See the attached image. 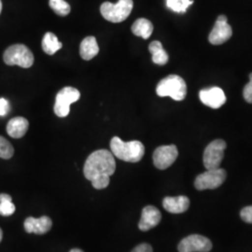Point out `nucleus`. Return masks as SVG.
Instances as JSON below:
<instances>
[{"label": "nucleus", "mask_w": 252, "mask_h": 252, "mask_svg": "<svg viewBox=\"0 0 252 252\" xmlns=\"http://www.w3.org/2000/svg\"><path fill=\"white\" fill-rule=\"evenodd\" d=\"M1 10H2V2L0 0V13H1Z\"/></svg>", "instance_id": "2f4dec72"}, {"label": "nucleus", "mask_w": 252, "mask_h": 252, "mask_svg": "<svg viewBox=\"0 0 252 252\" xmlns=\"http://www.w3.org/2000/svg\"><path fill=\"white\" fill-rule=\"evenodd\" d=\"M233 35V30L230 25L227 23L225 15H220L217 19L216 24L210 32L208 39L213 45H220L225 43Z\"/></svg>", "instance_id": "9b49d317"}, {"label": "nucleus", "mask_w": 252, "mask_h": 252, "mask_svg": "<svg viewBox=\"0 0 252 252\" xmlns=\"http://www.w3.org/2000/svg\"><path fill=\"white\" fill-rule=\"evenodd\" d=\"M131 252H153V248L149 244L143 243L136 246Z\"/></svg>", "instance_id": "cd10ccee"}, {"label": "nucleus", "mask_w": 252, "mask_h": 252, "mask_svg": "<svg viewBox=\"0 0 252 252\" xmlns=\"http://www.w3.org/2000/svg\"><path fill=\"white\" fill-rule=\"evenodd\" d=\"M178 250L180 252H208L212 250V243L203 235L191 234L180 241Z\"/></svg>", "instance_id": "9d476101"}, {"label": "nucleus", "mask_w": 252, "mask_h": 252, "mask_svg": "<svg viewBox=\"0 0 252 252\" xmlns=\"http://www.w3.org/2000/svg\"><path fill=\"white\" fill-rule=\"evenodd\" d=\"M134 7L133 0H119L116 4L104 2L100 7L102 16L111 23H122L129 17Z\"/></svg>", "instance_id": "20e7f679"}, {"label": "nucleus", "mask_w": 252, "mask_h": 252, "mask_svg": "<svg viewBox=\"0 0 252 252\" xmlns=\"http://www.w3.org/2000/svg\"><path fill=\"white\" fill-rule=\"evenodd\" d=\"M241 219L247 223H252V206L244 207L240 212Z\"/></svg>", "instance_id": "a878e982"}, {"label": "nucleus", "mask_w": 252, "mask_h": 252, "mask_svg": "<svg viewBox=\"0 0 252 252\" xmlns=\"http://www.w3.org/2000/svg\"><path fill=\"white\" fill-rule=\"evenodd\" d=\"M16 207L11 201L0 202V215L8 217L12 215L15 212Z\"/></svg>", "instance_id": "b1692460"}, {"label": "nucleus", "mask_w": 252, "mask_h": 252, "mask_svg": "<svg viewBox=\"0 0 252 252\" xmlns=\"http://www.w3.org/2000/svg\"><path fill=\"white\" fill-rule=\"evenodd\" d=\"M49 5L51 9L59 16H66L70 13V5L64 0H50Z\"/></svg>", "instance_id": "412c9836"}, {"label": "nucleus", "mask_w": 252, "mask_h": 252, "mask_svg": "<svg viewBox=\"0 0 252 252\" xmlns=\"http://www.w3.org/2000/svg\"><path fill=\"white\" fill-rule=\"evenodd\" d=\"M156 93L161 97L170 96L172 99L181 101L186 97L187 85L180 76L169 75L158 83Z\"/></svg>", "instance_id": "7ed1b4c3"}, {"label": "nucleus", "mask_w": 252, "mask_h": 252, "mask_svg": "<svg viewBox=\"0 0 252 252\" xmlns=\"http://www.w3.org/2000/svg\"><path fill=\"white\" fill-rule=\"evenodd\" d=\"M199 97L203 104L211 108H220L222 107L226 102L224 92L219 87L200 91Z\"/></svg>", "instance_id": "f8f14e48"}, {"label": "nucleus", "mask_w": 252, "mask_h": 252, "mask_svg": "<svg viewBox=\"0 0 252 252\" xmlns=\"http://www.w3.org/2000/svg\"><path fill=\"white\" fill-rule=\"evenodd\" d=\"M29 123L26 118H12L7 126V133L12 138H21L27 134Z\"/></svg>", "instance_id": "dca6fc26"}, {"label": "nucleus", "mask_w": 252, "mask_h": 252, "mask_svg": "<svg viewBox=\"0 0 252 252\" xmlns=\"http://www.w3.org/2000/svg\"><path fill=\"white\" fill-rule=\"evenodd\" d=\"M3 60L8 65H19L23 68H29L34 63V54L24 44L9 46L5 51Z\"/></svg>", "instance_id": "39448f33"}, {"label": "nucleus", "mask_w": 252, "mask_h": 252, "mask_svg": "<svg viewBox=\"0 0 252 252\" xmlns=\"http://www.w3.org/2000/svg\"><path fill=\"white\" fill-rule=\"evenodd\" d=\"M226 142L222 139H216L207 145L204 152V165L207 170L220 168L224 157Z\"/></svg>", "instance_id": "0eeeda50"}, {"label": "nucleus", "mask_w": 252, "mask_h": 252, "mask_svg": "<svg viewBox=\"0 0 252 252\" xmlns=\"http://www.w3.org/2000/svg\"><path fill=\"white\" fill-rule=\"evenodd\" d=\"M191 4H193L191 0H166L167 8L178 13L186 12Z\"/></svg>", "instance_id": "4be33fe9"}, {"label": "nucleus", "mask_w": 252, "mask_h": 252, "mask_svg": "<svg viewBox=\"0 0 252 252\" xmlns=\"http://www.w3.org/2000/svg\"><path fill=\"white\" fill-rule=\"evenodd\" d=\"M161 220L162 214L157 207L153 206L145 207L141 213V219L138 223V228L143 232L150 231L155 226L158 225Z\"/></svg>", "instance_id": "ddd939ff"}, {"label": "nucleus", "mask_w": 252, "mask_h": 252, "mask_svg": "<svg viewBox=\"0 0 252 252\" xmlns=\"http://www.w3.org/2000/svg\"><path fill=\"white\" fill-rule=\"evenodd\" d=\"M13 154L14 149L12 145L5 137L0 136V158L8 160L13 156Z\"/></svg>", "instance_id": "5701e85b"}, {"label": "nucleus", "mask_w": 252, "mask_h": 252, "mask_svg": "<svg viewBox=\"0 0 252 252\" xmlns=\"http://www.w3.org/2000/svg\"><path fill=\"white\" fill-rule=\"evenodd\" d=\"M63 44L58 40V37L52 32H47L42 39V49L46 54L53 55L58 52Z\"/></svg>", "instance_id": "aec40b11"}, {"label": "nucleus", "mask_w": 252, "mask_h": 252, "mask_svg": "<svg viewBox=\"0 0 252 252\" xmlns=\"http://www.w3.org/2000/svg\"><path fill=\"white\" fill-rule=\"evenodd\" d=\"M132 32L135 36L148 39L153 34V25L148 19H137L132 26Z\"/></svg>", "instance_id": "a211bd4d"}, {"label": "nucleus", "mask_w": 252, "mask_h": 252, "mask_svg": "<svg viewBox=\"0 0 252 252\" xmlns=\"http://www.w3.org/2000/svg\"><path fill=\"white\" fill-rule=\"evenodd\" d=\"M110 149L114 156L125 162H139L145 154L144 145L140 141L133 140L125 142L118 136H114L111 139Z\"/></svg>", "instance_id": "f03ea898"}, {"label": "nucleus", "mask_w": 252, "mask_h": 252, "mask_svg": "<svg viewBox=\"0 0 252 252\" xmlns=\"http://www.w3.org/2000/svg\"><path fill=\"white\" fill-rule=\"evenodd\" d=\"M24 226L28 234H44L52 229L53 221L47 216H42L38 219L29 217L25 220Z\"/></svg>", "instance_id": "4468645a"}, {"label": "nucleus", "mask_w": 252, "mask_h": 252, "mask_svg": "<svg viewBox=\"0 0 252 252\" xmlns=\"http://www.w3.org/2000/svg\"><path fill=\"white\" fill-rule=\"evenodd\" d=\"M99 53V47L94 36H87L81 41L80 54L83 60L89 61Z\"/></svg>", "instance_id": "f3484780"}, {"label": "nucleus", "mask_w": 252, "mask_h": 252, "mask_svg": "<svg viewBox=\"0 0 252 252\" xmlns=\"http://www.w3.org/2000/svg\"><path fill=\"white\" fill-rule=\"evenodd\" d=\"M9 103L5 98H0V116H6L9 113Z\"/></svg>", "instance_id": "bb28decb"}, {"label": "nucleus", "mask_w": 252, "mask_h": 252, "mask_svg": "<svg viewBox=\"0 0 252 252\" xmlns=\"http://www.w3.org/2000/svg\"><path fill=\"white\" fill-rule=\"evenodd\" d=\"M149 51L153 55V62L159 65H163L168 62L169 56L168 54L164 51L162 43L158 40H154L150 46Z\"/></svg>", "instance_id": "6ab92c4d"}, {"label": "nucleus", "mask_w": 252, "mask_h": 252, "mask_svg": "<svg viewBox=\"0 0 252 252\" xmlns=\"http://www.w3.org/2000/svg\"><path fill=\"white\" fill-rule=\"evenodd\" d=\"M11 196L7 194V193H1L0 194V202H4V201H11Z\"/></svg>", "instance_id": "c85d7f7f"}, {"label": "nucleus", "mask_w": 252, "mask_h": 252, "mask_svg": "<svg viewBox=\"0 0 252 252\" xmlns=\"http://www.w3.org/2000/svg\"><path fill=\"white\" fill-rule=\"evenodd\" d=\"M243 96L248 103L252 104V73L250 74V82L244 87Z\"/></svg>", "instance_id": "393cba45"}, {"label": "nucleus", "mask_w": 252, "mask_h": 252, "mask_svg": "<svg viewBox=\"0 0 252 252\" xmlns=\"http://www.w3.org/2000/svg\"><path fill=\"white\" fill-rule=\"evenodd\" d=\"M69 252H83L81 250H79V249H74V250H71Z\"/></svg>", "instance_id": "c756f323"}, {"label": "nucleus", "mask_w": 252, "mask_h": 252, "mask_svg": "<svg viewBox=\"0 0 252 252\" xmlns=\"http://www.w3.org/2000/svg\"><path fill=\"white\" fill-rule=\"evenodd\" d=\"M162 207L172 214H180L188 210L189 200L187 196L180 195L176 197H165L162 200Z\"/></svg>", "instance_id": "2eb2a0df"}, {"label": "nucleus", "mask_w": 252, "mask_h": 252, "mask_svg": "<svg viewBox=\"0 0 252 252\" xmlns=\"http://www.w3.org/2000/svg\"><path fill=\"white\" fill-rule=\"evenodd\" d=\"M81 97L80 91L74 87H64L60 91L55 98L54 113L60 118L66 117L69 114L70 106Z\"/></svg>", "instance_id": "423d86ee"}, {"label": "nucleus", "mask_w": 252, "mask_h": 252, "mask_svg": "<svg viewBox=\"0 0 252 252\" xmlns=\"http://www.w3.org/2000/svg\"><path fill=\"white\" fill-rule=\"evenodd\" d=\"M116 170L114 155L108 150H98L91 154L84 163V176L92 182L94 189L107 188L109 177Z\"/></svg>", "instance_id": "f257e3e1"}, {"label": "nucleus", "mask_w": 252, "mask_h": 252, "mask_svg": "<svg viewBox=\"0 0 252 252\" xmlns=\"http://www.w3.org/2000/svg\"><path fill=\"white\" fill-rule=\"evenodd\" d=\"M2 238H3V232H2V230L0 228V242L2 241Z\"/></svg>", "instance_id": "7c9ffc66"}, {"label": "nucleus", "mask_w": 252, "mask_h": 252, "mask_svg": "<svg viewBox=\"0 0 252 252\" xmlns=\"http://www.w3.org/2000/svg\"><path fill=\"white\" fill-rule=\"evenodd\" d=\"M226 177V171L222 168L207 170L197 176L194 181V186L199 190L217 189L222 185Z\"/></svg>", "instance_id": "6e6552de"}, {"label": "nucleus", "mask_w": 252, "mask_h": 252, "mask_svg": "<svg viewBox=\"0 0 252 252\" xmlns=\"http://www.w3.org/2000/svg\"><path fill=\"white\" fill-rule=\"evenodd\" d=\"M178 156L179 151L175 145L161 146L153 153V163L158 169L164 170L171 166Z\"/></svg>", "instance_id": "1a4fd4ad"}]
</instances>
